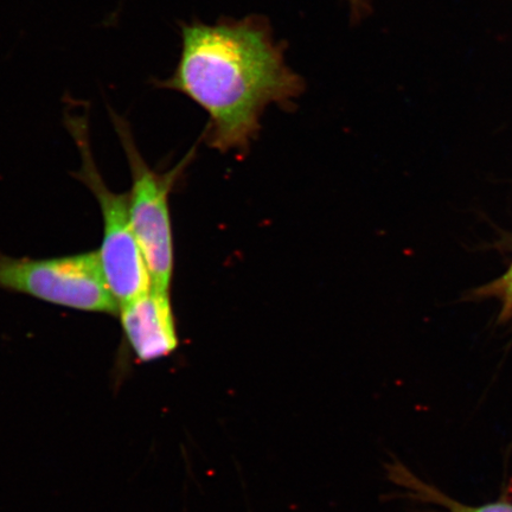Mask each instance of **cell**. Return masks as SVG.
<instances>
[{"mask_svg": "<svg viewBox=\"0 0 512 512\" xmlns=\"http://www.w3.org/2000/svg\"><path fill=\"white\" fill-rule=\"evenodd\" d=\"M285 51L265 17L183 24L175 72L158 86L188 96L207 112L203 137L210 147L246 151L266 108L288 110L305 91V80L288 66Z\"/></svg>", "mask_w": 512, "mask_h": 512, "instance_id": "cell-1", "label": "cell"}, {"mask_svg": "<svg viewBox=\"0 0 512 512\" xmlns=\"http://www.w3.org/2000/svg\"><path fill=\"white\" fill-rule=\"evenodd\" d=\"M112 119L131 170L130 214L134 235L149 270L151 285L170 291L175 254L169 198L195 150L176 168L162 174L151 169L140 155L127 121L117 113H112Z\"/></svg>", "mask_w": 512, "mask_h": 512, "instance_id": "cell-2", "label": "cell"}, {"mask_svg": "<svg viewBox=\"0 0 512 512\" xmlns=\"http://www.w3.org/2000/svg\"><path fill=\"white\" fill-rule=\"evenodd\" d=\"M0 290L68 309L119 316L99 251L50 259L14 258L0 252Z\"/></svg>", "mask_w": 512, "mask_h": 512, "instance_id": "cell-3", "label": "cell"}, {"mask_svg": "<svg viewBox=\"0 0 512 512\" xmlns=\"http://www.w3.org/2000/svg\"><path fill=\"white\" fill-rule=\"evenodd\" d=\"M68 127L82 159L75 178L86 185L99 203L104 222V238L99 251L102 270L120 307L151 286L150 273L132 228L130 192L118 194L102 179L89 146L85 118L69 119Z\"/></svg>", "mask_w": 512, "mask_h": 512, "instance_id": "cell-4", "label": "cell"}, {"mask_svg": "<svg viewBox=\"0 0 512 512\" xmlns=\"http://www.w3.org/2000/svg\"><path fill=\"white\" fill-rule=\"evenodd\" d=\"M128 347L140 363L162 360L178 348L170 291L151 285L120 306L119 316Z\"/></svg>", "mask_w": 512, "mask_h": 512, "instance_id": "cell-5", "label": "cell"}, {"mask_svg": "<svg viewBox=\"0 0 512 512\" xmlns=\"http://www.w3.org/2000/svg\"><path fill=\"white\" fill-rule=\"evenodd\" d=\"M389 473L394 482L411 491L415 498L438 504L448 512H512V503L504 501L480 505V507H469V505L460 504L441 494L440 491L431 488L430 485L420 482L411 472H408L405 467L399 464L390 466Z\"/></svg>", "mask_w": 512, "mask_h": 512, "instance_id": "cell-6", "label": "cell"}, {"mask_svg": "<svg viewBox=\"0 0 512 512\" xmlns=\"http://www.w3.org/2000/svg\"><path fill=\"white\" fill-rule=\"evenodd\" d=\"M477 297H494L502 304L501 320H508L512 317V264L501 277L492 283L478 288Z\"/></svg>", "mask_w": 512, "mask_h": 512, "instance_id": "cell-7", "label": "cell"}, {"mask_svg": "<svg viewBox=\"0 0 512 512\" xmlns=\"http://www.w3.org/2000/svg\"><path fill=\"white\" fill-rule=\"evenodd\" d=\"M351 9V16L354 21H358L364 15L368 14L369 4L367 0H348Z\"/></svg>", "mask_w": 512, "mask_h": 512, "instance_id": "cell-8", "label": "cell"}]
</instances>
